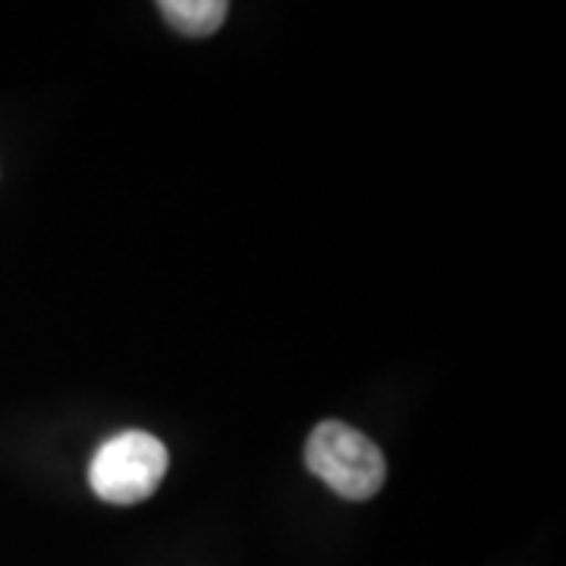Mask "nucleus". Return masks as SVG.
I'll return each mask as SVG.
<instances>
[{"mask_svg": "<svg viewBox=\"0 0 566 566\" xmlns=\"http://www.w3.org/2000/svg\"><path fill=\"white\" fill-rule=\"evenodd\" d=\"M167 447L148 431H120L107 438L88 465V485L107 504L148 501L167 475Z\"/></svg>", "mask_w": 566, "mask_h": 566, "instance_id": "f03ea898", "label": "nucleus"}, {"mask_svg": "<svg viewBox=\"0 0 566 566\" xmlns=\"http://www.w3.org/2000/svg\"><path fill=\"white\" fill-rule=\"evenodd\" d=\"M158 10L164 13V20L182 35L208 39V35H214L221 29L230 7L223 0H161Z\"/></svg>", "mask_w": 566, "mask_h": 566, "instance_id": "7ed1b4c3", "label": "nucleus"}, {"mask_svg": "<svg viewBox=\"0 0 566 566\" xmlns=\"http://www.w3.org/2000/svg\"><path fill=\"white\" fill-rule=\"evenodd\" d=\"M305 465L344 501L375 497L387 479L381 447L368 441L359 428L337 419L315 424V431L305 441Z\"/></svg>", "mask_w": 566, "mask_h": 566, "instance_id": "f257e3e1", "label": "nucleus"}]
</instances>
